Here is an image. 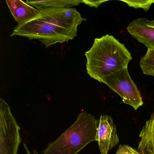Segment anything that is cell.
<instances>
[{
	"label": "cell",
	"mask_w": 154,
	"mask_h": 154,
	"mask_svg": "<svg viewBox=\"0 0 154 154\" xmlns=\"http://www.w3.org/2000/svg\"><path fill=\"white\" fill-rule=\"evenodd\" d=\"M96 141L101 154H108L119 142L116 126L108 115H101L98 120Z\"/></svg>",
	"instance_id": "8992f818"
},
{
	"label": "cell",
	"mask_w": 154,
	"mask_h": 154,
	"mask_svg": "<svg viewBox=\"0 0 154 154\" xmlns=\"http://www.w3.org/2000/svg\"><path fill=\"white\" fill-rule=\"evenodd\" d=\"M137 150L141 154H154V112L140 131Z\"/></svg>",
	"instance_id": "9c48e42d"
},
{
	"label": "cell",
	"mask_w": 154,
	"mask_h": 154,
	"mask_svg": "<svg viewBox=\"0 0 154 154\" xmlns=\"http://www.w3.org/2000/svg\"><path fill=\"white\" fill-rule=\"evenodd\" d=\"M102 83L118 94L124 103L130 105L134 109L143 105L140 92L131 78L128 68L111 74L103 78Z\"/></svg>",
	"instance_id": "5b68a950"
},
{
	"label": "cell",
	"mask_w": 154,
	"mask_h": 154,
	"mask_svg": "<svg viewBox=\"0 0 154 154\" xmlns=\"http://www.w3.org/2000/svg\"><path fill=\"white\" fill-rule=\"evenodd\" d=\"M98 122L92 114L80 112L74 123L49 143L42 154H78L89 143L96 141Z\"/></svg>",
	"instance_id": "3957f363"
},
{
	"label": "cell",
	"mask_w": 154,
	"mask_h": 154,
	"mask_svg": "<svg viewBox=\"0 0 154 154\" xmlns=\"http://www.w3.org/2000/svg\"><path fill=\"white\" fill-rule=\"evenodd\" d=\"M29 5L36 8L38 10L45 9L66 8L78 6L82 3L80 0H50V1H34L28 0L26 2Z\"/></svg>",
	"instance_id": "30bf717a"
},
{
	"label": "cell",
	"mask_w": 154,
	"mask_h": 154,
	"mask_svg": "<svg viewBox=\"0 0 154 154\" xmlns=\"http://www.w3.org/2000/svg\"><path fill=\"white\" fill-rule=\"evenodd\" d=\"M128 6L135 9L142 8L145 11H147L151 5L154 3V0H144V1H126L122 0Z\"/></svg>",
	"instance_id": "7c38bea8"
},
{
	"label": "cell",
	"mask_w": 154,
	"mask_h": 154,
	"mask_svg": "<svg viewBox=\"0 0 154 154\" xmlns=\"http://www.w3.org/2000/svg\"><path fill=\"white\" fill-rule=\"evenodd\" d=\"M128 32L148 49H154V20L144 18L133 20L127 28Z\"/></svg>",
	"instance_id": "52a82bcc"
},
{
	"label": "cell",
	"mask_w": 154,
	"mask_h": 154,
	"mask_svg": "<svg viewBox=\"0 0 154 154\" xmlns=\"http://www.w3.org/2000/svg\"><path fill=\"white\" fill-rule=\"evenodd\" d=\"M23 145H24V148H25V150H26V152L27 154H38V153L37 151H36V150L35 149H34V151H33V153H31L30 151H29V149L27 147L25 143H24L23 144Z\"/></svg>",
	"instance_id": "9a60e30c"
},
{
	"label": "cell",
	"mask_w": 154,
	"mask_h": 154,
	"mask_svg": "<svg viewBox=\"0 0 154 154\" xmlns=\"http://www.w3.org/2000/svg\"><path fill=\"white\" fill-rule=\"evenodd\" d=\"M140 66L144 74L154 77V49H147L140 59Z\"/></svg>",
	"instance_id": "8fae6325"
},
{
	"label": "cell",
	"mask_w": 154,
	"mask_h": 154,
	"mask_svg": "<svg viewBox=\"0 0 154 154\" xmlns=\"http://www.w3.org/2000/svg\"><path fill=\"white\" fill-rule=\"evenodd\" d=\"M115 154H141L133 148L127 145H120Z\"/></svg>",
	"instance_id": "4fadbf2b"
},
{
	"label": "cell",
	"mask_w": 154,
	"mask_h": 154,
	"mask_svg": "<svg viewBox=\"0 0 154 154\" xmlns=\"http://www.w3.org/2000/svg\"><path fill=\"white\" fill-rule=\"evenodd\" d=\"M106 1H90V0H83L82 3L85 5H88L91 8H98L103 2Z\"/></svg>",
	"instance_id": "5bb4252c"
},
{
	"label": "cell",
	"mask_w": 154,
	"mask_h": 154,
	"mask_svg": "<svg viewBox=\"0 0 154 154\" xmlns=\"http://www.w3.org/2000/svg\"><path fill=\"white\" fill-rule=\"evenodd\" d=\"M6 3L18 25H23L37 17L40 11L19 0H6Z\"/></svg>",
	"instance_id": "ba28073f"
},
{
	"label": "cell",
	"mask_w": 154,
	"mask_h": 154,
	"mask_svg": "<svg viewBox=\"0 0 154 154\" xmlns=\"http://www.w3.org/2000/svg\"><path fill=\"white\" fill-rule=\"evenodd\" d=\"M85 55L87 73L100 82L111 74L128 68L132 60L131 53L125 45L113 36L108 35L95 38Z\"/></svg>",
	"instance_id": "7a4b0ae2"
},
{
	"label": "cell",
	"mask_w": 154,
	"mask_h": 154,
	"mask_svg": "<svg viewBox=\"0 0 154 154\" xmlns=\"http://www.w3.org/2000/svg\"><path fill=\"white\" fill-rule=\"evenodd\" d=\"M40 11L37 17L14 29L11 36L18 35L42 42L48 48L57 43L73 40L77 27L84 20L74 8H56Z\"/></svg>",
	"instance_id": "6da1fadb"
},
{
	"label": "cell",
	"mask_w": 154,
	"mask_h": 154,
	"mask_svg": "<svg viewBox=\"0 0 154 154\" xmlns=\"http://www.w3.org/2000/svg\"><path fill=\"white\" fill-rule=\"evenodd\" d=\"M20 128L9 104L0 99V154H18Z\"/></svg>",
	"instance_id": "277c9868"
}]
</instances>
